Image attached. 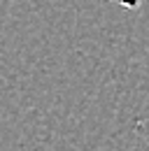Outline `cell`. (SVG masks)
Here are the masks:
<instances>
[{
  "instance_id": "6da1fadb",
  "label": "cell",
  "mask_w": 149,
  "mask_h": 151,
  "mask_svg": "<svg viewBox=\"0 0 149 151\" xmlns=\"http://www.w3.org/2000/svg\"><path fill=\"white\" fill-rule=\"evenodd\" d=\"M110 2H116L119 7H124V9H128V12L140 9V5H142V0H110Z\"/></svg>"
}]
</instances>
